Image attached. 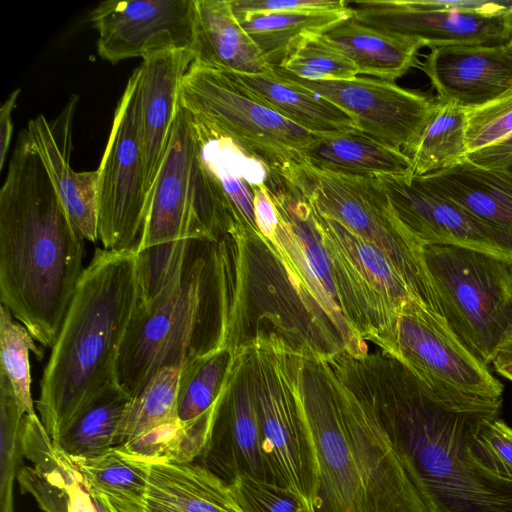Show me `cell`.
<instances>
[{"instance_id":"cell-1","label":"cell","mask_w":512,"mask_h":512,"mask_svg":"<svg viewBox=\"0 0 512 512\" xmlns=\"http://www.w3.org/2000/svg\"><path fill=\"white\" fill-rule=\"evenodd\" d=\"M361 383L428 512H512V480L473 451L503 397L431 390L391 357L384 374L375 365Z\"/></svg>"},{"instance_id":"cell-2","label":"cell","mask_w":512,"mask_h":512,"mask_svg":"<svg viewBox=\"0 0 512 512\" xmlns=\"http://www.w3.org/2000/svg\"><path fill=\"white\" fill-rule=\"evenodd\" d=\"M345 355H293L319 466L318 512H428Z\"/></svg>"},{"instance_id":"cell-3","label":"cell","mask_w":512,"mask_h":512,"mask_svg":"<svg viewBox=\"0 0 512 512\" xmlns=\"http://www.w3.org/2000/svg\"><path fill=\"white\" fill-rule=\"evenodd\" d=\"M84 240L22 130L0 190V300L44 347L55 344L84 271Z\"/></svg>"},{"instance_id":"cell-4","label":"cell","mask_w":512,"mask_h":512,"mask_svg":"<svg viewBox=\"0 0 512 512\" xmlns=\"http://www.w3.org/2000/svg\"><path fill=\"white\" fill-rule=\"evenodd\" d=\"M231 238L173 243L164 271L139 286L115 381L130 397L164 367L225 348Z\"/></svg>"},{"instance_id":"cell-5","label":"cell","mask_w":512,"mask_h":512,"mask_svg":"<svg viewBox=\"0 0 512 512\" xmlns=\"http://www.w3.org/2000/svg\"><path fill=\"white\" fill-rule=\"evenodd\" d=\"M138 301L135 249L97 248L40 381L36 408L52 442L93 398L116 383L120 349Z\"/></svg>"},{"instance_id":"cell-6","label":"cell","mask_w":512,"mask_h":512,"mask_svg":"<svg viewBox=\"0 0 512 512\" xmlns=\"http://www.w3.org/2000/svg\"><path fill=\"white\" fill-rule=\"evenodd\" d=\"M422 256L440 316L490 365L512 340V263L452 245H423Z\"/></svg>"},{"instance_id":"cell-7","label":"cell","mask_w":512,"mask_h":512,"mask_svg":"<svg viewBox=\"0 0 512 512\" xmlns=\"http://www.w3.org/2000/svg\"><path fill=\"white\" fill-rule=\"evenodd\" d=\"M249 352L269 482L291 491L305 512H318L320 473L312 434L293 384L295 348L258 332Z\"/></svg>"},{"instance_id":"cell-8","label":"cell","mask_w":512,"mask_h":512,"mask_svg":"<svg viewBox=\"0 0 512 512\" xmlns=\"http://www.w3.org/2000/svg\"><path fill=\"white\" fill-rule=\"evenodd\" d=\"M232 228L220 189L201 160L195 119L179 104L135 251L187 239L217 241Z\"/></svg>"},{"instance_id":"cell-9","label":"cell","mask_w":512,"mask_h":512,"mask_svg":"<svg viewBox=\"0 0 512 512\" xmlns=\"http://www.w3.org/2000/svg\"><path fill=\"white\" fill-rule=\"evenodd\" d=\"M266 184L277 208L279 225L274 237L264 240L282 265L317 335L330 352L343 348L351 357L365 358V341L343 313L311 205L275 170L268 169Z\"/></svg>"},{"instance_id":"cell-10","label":"cell","mask_w":512,"mask_h":512,"mask_svg":"<svg viewBox=\"0 0 512 512\" xmlns=\"http://www.w3.org/2000/svg\"><path fill=\"white\" fill-rule=\"evenodd\" d=\"M275 171L316 211L385 252L407 280L416 300L439 313L423 261V245L398 219L377 177L323 171L302 160Z\"/></svg>"},{"instance_id":"cell-11","label":"cell","mask_w":512,"mask_h":512,"mask_svg":"<svg viewBox=\"0 0 512 512\" xmlns=\"http://www.w3.org/2000/svg\"><path fill=\"white\" fill-rule=\"evenodd\" d=\"M311 208L345 317L364 341L392 357L400 309L408 300H416L411 287L379 247Z\"/></svg>"},{"instance_id":"cell-12","label":"cell","mask_w":512,"mask_h":512,"mask_svg":"<svg viewBox=\"0 0 512 512\" xmlns=\"http://www.w3.org/2000/svg\"><path fill=\"white\" fill-rule=\"evenodd\" d=\"M179 104L198 122L273 170L300 160L302 152L319 136L252 98L232 72L197 62L182 79Z\"/></svg>"},{"instance_id":"cell-13","label":"cell","mask_w":512,"mask_h":512,"mask_svg":"<svg viewBox=\"0 0 512 512\" xmlns=\"http://www.w3.org/2000/svg\"><path fill=\"white\" fill-rule=\"evenodd\" d=\"M98 169V240L135 249L148 204L141 140V70L128 79Z\"/></svg>"},{"instance_id":"cell-14","label":"cell","mask_w":512,"mask_h":512,"mask_svg":"<svg viewBox=\"0 0 512 512\" xmlns=\"http://www.w3.org/2000/svg\"><path fill=\"white\" fill-rule=\"evenodd\" d=\"M352 19L386 34L414 39L430 49L505 43L504 12L512 1H348Z\"/></svg>"},{"instance_id":"cell-15","label":"cell","mask_w":512,"mask_h":512,"mask_svg":"<svg viewBox=\"0 0 512 512\" xmlns=\"http://www.w3.org/2000/svg\"><path fill=\"white\" fill-rule=\"evenodd\" d=\"M431 390L489 398L504 386L476 358L436 312L411 299L401 307L392 356Z\"/></svg>"},{"instance_id":"cell-16","label":"cell","mask_w":512,"mask_h":512,"mask_svg":"<svg viewBox=\"0 0 512 512\" xmlns=\"http://www.w3.org/2000/svg\"><path fill=\"white\" fill-rule=\"evenodd\" d=\"M274 71L343 110L353 120L357 130L408 156L413 152L435 107L436 99L420 91L373 77L309 81L280 69Z\"/></svg>"},{"instance_id":"cell-17","label":"cell","mask_w":512,"mask_h":512,"mask_svg":"<svg viewBox=\"0 0 512 512\" xmlns=\"http://www.w3.org/2000/svg\"><path fill=\"white\" fill-rule=\"evenodd\" d=\"M99 56L112 64L173 49L193 51L195 0H108L90 14Z\"/></svg>"},{"instance_id":"cell-18","label":"cell","mask_w":512,"mask_h":512,"mask_svg":"<svg viewBox=\"0 0 512 512\" xmlns=\"http://www.w3.org/2000/svg\"><path fill=\"white\" fill-rule=\"evenodd\" d=\"M198 460L228 485L242 475L269 481L246 348L236 354L215 404L207 441Z\"/></svg>"},{"instance_id":"cell-19","label":"cell","mask_w":512,"mask_h":512,"mask_svg":"<svg viewBox=\"0 0 512 512\" xmlns=\"http://www.w3.org/2000/svg\"><path fill=\"white\" fill-rule=\"evenodd\" d=\"M377 178L398 219L422 245L458 246L512 263V232L476 218L408 176Z\"/></svg>"},{"instance_id":"cell-20","label":"cell","mask_w":512,"mask_h":512,"mask_svg":"<svg viewBox=\"0 0 512 512\" xmlns=\"http://www.w3.org/2000/svg\"><path fill=\"white\" fill-rule=\"evenodd\" d=\"M419 67L438 100L466 110L481 107L512 89V48L505 43L434 47Z\"/></svg>"},{"instance_id":"cell-21","label":"cell","mask_w":512,"mask_h":512,"mask_svg":"<svg viewBox=\"0 0 512 512\" xmlns=\"http://www.w3.org/2000/svg\"><path fill=\"white\" fill-rule=\"evenodd\" d=\"M22 457L17 482L42 512H111L89 489L70 457L56 448L37 414L24 415L19 427Z\"/></svg>"},{"instance_id":"cell-22","label":"cell","mask_w":512,"mask_h":512,"mask_svg":"<svg viewBox=\"0 0 512 512\" xmlns=\"http://www.w3.org/2000/svg\"><path fill=\"white\" fill-rule=\"evenodd\" d=\"M78 97L73 95L53 122L40 114L27 132L71 221L85 240H98V169L76 172L70 165L72 127Z\"/></svg>"},{"instance_id":"cell-23","label":"cell","mask_w":512,"mask_h":512,"mask_svg":"<svg viewBox=\"0 0 512 512\" xmlns=\"http://www.w3.org/2000/svg\"><path fill=\"white\" fill-rule=\"evenodd\" d=\"M194 61L190 49L143 57L141 70V140L148 199L165 155L179 107V89Z\"/></svg>"},{"instance_id":"cell-24","label":"cell","mask_w":512,"mask_h":512,"mask_svg":"<svg viewBox=\"0 0 512 512\" xmlns=\"http://www.w3.org/2000/svg\"><path fill=\"white\" fill-rule=\"evenodd\" d=\"M412 179L476 218L512 232V179L501 170L466 158L449 168Z\"/></svg>"},{"instance_id":"cell-25","label":"cell","mask_w":512,"mask_h":512,"mask_svg":"<svg viewBox=\"0 0 512 512\" xmlns=\"http://www.w3.org/2000/svg\"><path fill=\"white\" fill-rule=\"evenodd\" d=\"M194 35L193 62L238 74L273 72L230 0H195Z\"/></svg>"},{"instance_id":"cell-26","label":"cell","mask_w":512,"mask_h":512,"mask_svg":"<svg viewBox=\"0 0 512 512\" xmlns=\"http://www.w3.org/2000/svg\"><path fill=\"white\" fill-rule=\"evenodd\" d=\"M145 512H242L230 486L198 461L151 464Z\"/></svg>"},{"instance_id":"cell-27","label":"cell","mask_w":512,"mask_h":512,"mask_svg":"<svg viewBox=\"0 0 512 512\" xmlns=\"http://www.w3.org/2000/svg\"><path fill=\"white\" fill-rule=\"evenodd\" d=\"M233 75L248 95L308 132L325 135L356 130L343 110L274 70L269 74Z\"/></svg>"},{"instance_id":"cell-28","label":"cell","mask_w":512,"mask_h":512,"mask_svg":"<svg viewBox=\"0 0 512 512\" xmlns=\"http://www.w3.org/2000/svg\"><path fill=\"white\" fill-rule=\"evenodd\" d=\"M300 160L323 171L360 177H410L411 158L359 130L319 135Z\"/></svg>"},{"instance_id":"cell-29","label":"cell","mask_w":512,"mask_h":512,"mask_svg":"<svg viewBox=\"0 0 512 512\" xmlns=\"http://www.w3.org/2000/svg\"><path fill=\"white\" fill-rule=\"evenodd\" d=\"M234 14L268 65L275 70L307 41L351 18L353 10L348 3L346 8L329 11Z\"/></svg>"},{"instance_id":"cell-30","label":"cell","mask_w":512,"mask_h":512,"mask_svg":"<svg viewBox=\"0 0 512 512\" xmlns=\"http://www.w3.org/2000/svg\"><path fill=\"white\" fill-rule=\"evenodd\" d=\"M358 68L359 74L394 82L417 64V40L386 34L351 18L322 34Z\"/></svg>"},{"instance_id":"cell-31","label":"cell","mask_w":512,"mask_h":512,"mask_svg":"<svg viewBox=\"0 0 512 512\" xmlns=\"http://www.w3.org/2000/svg\"><path fill=\"white\" fill-rule=\"evenodd\" d=\"M70 459L111 512H145L149 463L116 447L96 457Z\"/></svg>"},{"instance_id":"cell-32","label":"cell","mask_w":512,"mask_h":512,"mask_svg":"<svg viewBox=\"0 0 512 512\" xmlns=\"http://www.w3.org/2000/svg\"><path fill=\"white\" fill-rule=\"evenodd\" d=\"M131 397L112 383L93 398L53 442L70 458L96 457L113 447L123 412Z\"/></svg>"},{"instance_id":"cell-33","label":"cell","mask_w":512,"mask_h":512,"mask_svg":"<svg viewBox=\"0 0 512 512\" xmlns=\"http://www.w3.org/2000/svg\"><path fill=\"white\" fill-rule=\"evenodd\" d=\"M467 110L436 99L434 111L410 155V178L449 168L467 158Z\"/></svg>"},{"instance_id":"cell-34","label":"cell","mask_w":512,"mask_h":512,"mask_svg":"<svg viewBox=\"0 0 512 512\" xmlns=\"http://www.w3.org/2000/svg\"><path fill=\"white\" fill-rule=\"evenodd\" d=\"M181 368L164 367L129 400L113 447H121L163 424L179 420L177 413Z\"/></svg>"},{"instance_id":"cell-35","label":"cell","mask_w":512,"mask_h":512,"mask_svg":"<svg viewBox=\"0 0 512 512\" xmlns=\"http://www.w3.org/2000/svg\"><path fill=\"white\" fill-rule=\"evenodd\" d=\"M215 404L192 421L160 425L116 448L150 465L197 461L207 441Z\"/></svg>"},{"instance_id":"cell-36","label":"cell","mask_w":512,"mask_h":512,"mask_svg":"<svg viewBox=\"0 0 512 512\" xmlns=\"http://www.w3.org/2000/svg\"><path fill=\"white\" fill-rule=\"evenodd\" d=\"M235 358L229 349L223 348L198 357L181 368L177 402L180 421H192L214 406Z\"/></svg>"},{"instance_id":"cell-37","label":"cell","mask_w":512,"mask_h":512,"mask_svg":"<svg viewBox=\"0 0 512 512\" xmlns=\"http://www.w3.org/2000/svg\"><path fill=\"white\" fill-rule=\"evenodd\" d=\"M25 326L13 320L5 306H0V369L11 382L22 416L36 414L31 394L29 351L38 360L44 352L38 348Z\"/></svg>"},{"instance_id":"cell-38","label":"cell","mask_w":512,"mask_h":512,"mask_svg":"<svg viewBox=\"0 0 512 512\" xmlns=\"http://www.w3.org/2000/svg\"><path fill=\"white\" fill-rule=\"evenodd\" d=\"M278 69L309 81L349 80L359 75L355 64L322 35L307 41Z\"/></svg>"},{"instance_id":"cell-39","label":"cell","mask_w":512,"mask_h":512,"mask_svg":"<svg viewBox=\"0 0 512 512\" xmlns=\"http://www.w3.org/2000/svg\"><path fill=\"white\" fill-rule=\"evenodd\" d=\"M22 417L11 382L0 370L1 512H14L12 491L20 469L18 460L22 457L19 444Z\"/></svg>"},{"instance_id":"cell-40","label":"cell","mask_w":512,"mask_h":512,"mask_svg":"<svg viewBox=\"0 0 512 512\" xmlns=\"http://www.w3.org/2000/svg\"><path fill=\"white\" fill-rule=\"evenodd\" d=\"M468 154L494 145L512 135V89L497 99L467 110Z\"/></svg>"},{"instance_id":"cell-41","label":"cell","mask_w":512,"mask_h":512,"mask_svg":"<svg viewBox=\"0 0 512 512\" xmlns=\"http://www.w3.org/2000/svg\"><path fill=\"white\" fill-rule=\"evenodd\" d=\"M229 486L242 512H305L295 494L273 482L242 475Z\"/></svg>"},{"instance_id":"cell-42","label":"cell","mask_w":512,"mask_h":512,"mask_svg":"<svg viewBox=\"0 0 512 512\" xmlns=\"http://www.w3.org/2000/svg\"><path fill=\"white\" fill-rule=\"evenodd\" d=\"M473 451L496 475L512 480V427L500 417L483 426Z\"/></svg>"},{"instance_id":"cell-43","label":"cell","mask_w":512,"mask_h":512,"mask_svg":"<svg viewBox=\"0 0 512 512\" xmlns=\"http://www.w3.org/2000/svg\"><path fill=\"white\" fill-rule=\"evenodd\" d=\"M234 12L329 11L348 7L344 0H230Z\"/></svg>"},{"instance_id":"cell-44","label":"cell","mask_w":512,"mask_h":512,"mask_svg":"<svg viewBox=\"0 0 512 512\" xmlns=\"http://www.w3.org/2000/svg\"><path fill=\"white\" fill-rule=\"evenodd\" d=\"M251 188L257 228L264 239L271 240L279 225V216L266 179L252 184Z\"/></svg>"},{"instance_id":"cell-45","label":"cell","mask_w":512,"mask_h":512,"mask_svg":"<svg viewBox=\"0 0 512 512\" xmlns=\"http://www.w3.org/2000/svg\"><path fill=\"white\" fill-rule=\"evenodd\" d=\"M511 157L512 135L494 145L467 155L470 161L485 167H496Z\"/></svg>"},{"instance_id":"cell-46","label":"cell","mask_w":512,"mask_h":512,"mask_svg":"<svg viewBox=\"0 0 512 512\" xmlns=\"http://www.w3.org/2000/svg\"><path fill=\"white\" fill-rule=\"evenodd\" d=\"M20 89L14 90L0 108V170L3 169L11 143L13 124L12 111L16 106Z\"/></svg>"},{"instance_id":"cell-47","label":"cell","mask_w":512,"mask_h":512,"mask_svg":"<svg viewBox=\"0 0 512 512\" xmlns=\"http://www.w3.org/2000/svg\"><path fill=\"white\" fill-rule=\"evenodd\" d=\"M491 364L498 374L512 382V340L497 353Z\"/></svg>"},{"instance_id":"cell-48","label":"cell","mask_w":512,"mask_h":512,"mask_svg":"<svg viewBox=\"0 0 512 512\" xmlns=\"http://www.w3.org/2000/svg\"><path fill=\"white\" fill-rule=\"evenodd\" d=\"M505 44L512 48V5L504 12Z\"/></svg>"},{"instance_id":"cell-49","label":"cell","mask_w":512,"mask_h":512,"mask_svg":"<svg viewBox=\"0 0 512 512\" xmlns=\"http://www.w3.org/2000/svg\"><path fill=\"white\" fill-rule=\"evenodd\" d=\"M492 168L501 170L512 179V157L503 162L502 164Z\"/></svg>"}]
</instances>
